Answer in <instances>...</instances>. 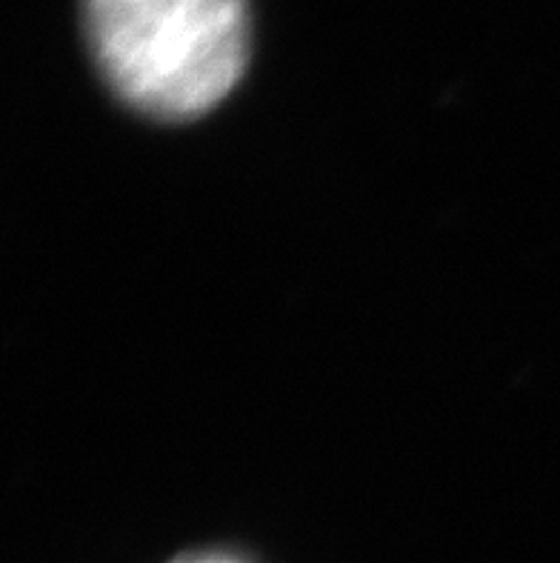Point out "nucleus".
Wrapping results in <instances>:
<instances>
[{"instance_id":"f257e3e1","label":"nucleus","mask_w":560,"mask_h":563,"mask_svg":"<svg viewBox=\"0 0 560 563\" xmlns=\"http://www.w3.org/2000/svg\"><path fill=\"white\" fill-rule=\"evenodd\" d=\"M80 9L100 75L152 118L209 112L246 69V0H80Z\"/></svg>"},{"instance_id":"f03ea898","label":"nucleus","mask_w":560,"mask_h":563,"mask_svg":"<svg viewBox=\"0 0 560 563\" xmlns=\"http://www.w3.org/2000/svg\"><path fill=\"white\" fill-rule=\"evenodd\" d=\"M175 563H241V561L229 555H189V558H180V561Z\"/></svg>"}]
</instances>
